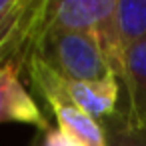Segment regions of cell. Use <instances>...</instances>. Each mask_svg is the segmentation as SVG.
<instances>
[{"label": "cell", "mask_w": 146, "mask_h": 146, "mask_svg": "<svg viewBox=\"0 0 146 146\" xmlns=\"http://www.w3.org/2000/svg\"><path fill=\"white\" fill-rule=\"evenodd\" d=\"M118 0H60L46 4V28L74 30L90 36L100 48L112 74L122 80L124 48L120 42Z\"/></svg>", "instance_id": "obj_1"}, {"label": "cell", "mask_w": 146, "mask_h": 146, "mask_svg": "<svg viewBox=\"0 0 146 146\" xmlns=\"http://www.w3.org/2000/svg\"><path fill=\"white\" fill-rule=\"evenodd\" d=\"M28 72L42 98L52 108L58 120V130H62L78 146H106L100 122L82 112L70 96L68 80L38 50H34L28 58Z\"/></svg>", "instance_id": "obj_2"}, {"label": "cell", "mask_w": 146, "mask_h": 146, "mask_svg": "<svg viewBox=\"0 0 146 146\" xmlns=\"http://www.w3.org/2000/svg\"><path fill=\"white\" fill-rule=\"evenodd\" d=\"M38 52L70 82H92L114 76L96 42L82 32L46 28Z\"/></svg>", "instance_id": "obj_3"}, {"label": "cell", "mask_w": 146, "mask_h": 146, "mask_svg": "<svg viewBox=\"0 0 146 146\" xmlns=\"http://www.w3.org/2000/svg\"><path fill=\"white\" fill-rule=\"evenodd\" d=\"M46 4L14 0L12 8L0 14V66L24 62L38 50L46 32Z\"/></svg>", "instance_id": "obj_4"}, {"label": "cell", "mask_w": 146, "mask_h": 146, "mask_svg": "<svg viewBox=\"0 0 146 146\" xmlns=\"http://www.w3.org/2000/svg\"><path fill=\"white\" fill-rule=\"evenodd\" d=\"M20 68L22 62L0 66V122H26L46 130L44 114L20 82Z\"/></svg>", "instance_id": "obj_5"}, {"label": "cell", "mask_w": 146, "mask_h": 146, "mask_svg": "<svg viewBox=\"0 0 146 146\" xmlns=\"http://www.w3.org/2000/svg\"><path fill=\"white\" fill-rule=\"evenodd\" d=\"M70 96L74 102L96 122L108 118L118 110V98H120V80L116 76H108L102 80L92 82H70Z\"/></svg>", "instance_id": "obj_6"}, {"label": "cell", "mask_w": 146, "mask_h": 146, "mask_svg": "<svg viewBox=\"0 0 146 146\" xmlns=\"http://www.w3.org/2000/svg\"><path fill=\"white\" fill-rule=\"evenodd\" d=\"M122 82L126 88V106L122 110L134 122L146 124V40L126 52Z\"/></svg>", "instance_id": "obj_7"}, {"label": "cell", "mask_w": 146, "mask_h": 146, "mask_svg": "<svg viewBox=\"0 0 146 146\" xmlns=\"http://www.w3.org/2000/svg\"><path fill=\"white\" fill-rule=\"evenodd\" d=\"M116 18L126 56L132 46L146 40V0H118Z\"/></svg>", "instance_id": "obj_8"}, {"label": "cell", "mask_w": 146, "mask_h": 146, "mask_svg": "<svg viewBox=\"0 0 146 146\" xmlns=\"http://www.w3.org/2000/svg\"><path fill=\"white\" fill-rule=\"evenodd\" d=\"M106 146H146V124L134 122L122 108L100 120Z\"/></svg>", "instance_id": "obj_9"}, {"label": "cell", "mask_w": 146, "mask_h": 146, "mask_svg": "<svg viewBox=\"0 0 146 146\" xmlns=\"http://www.w3.org/2000/svg\"><path fill=\"white\" fill-rule=\"evenodd\" d=\"M42 146H78L72 138H68L62 130H46V138Z\"/></svg>", "instance_id": "obj_10"}, {"label": "cell", "mask_w": 146, "mask_h": 146, "mask_svg": "<svg viewBox=\"0 0 146 146\" xmlns=\"http://www.w3.org/2000/svg\"><path fill=\"white\" fill-rule=\"evenodd\" d=\"M14 4V0H0V14H4L6 10H10Z\"/></svg>", "instance_id": "obj_11"}]
</instances>
